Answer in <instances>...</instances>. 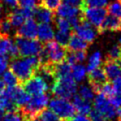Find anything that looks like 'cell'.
<instances>
[{"label": "cell", "mask_w": 121, "mask_h": 121, "mask_svg": "<svg viewBox=\"0 0 121 121\" xmlns=\"http://www.w3.org/2000/svg\"><path fill=\"white\" fill-rule=\"evenodd\" d=\"M88 80L89 84L95 89V93H98L101 86L107 82V78L103 71V69L99 67L92 71L88 72Z\"/></svg>", "instance_id": "4fadbf2b"}, {"label": "cell", "mask_w": 121, "mask_h": 121, "mask_svg": "<svg viewBox=\"0 0 121 121\" xmlns=\"http://www.w3.org/2000/svg\"><path fill=\"white\" fill-rule=\"evenodd\" d=\"M73 105L75 107L76 110H78L80 114L87 115L92 110L91 102L86 101L80 97L79 95H74L73 97Z\"/></svg>", "instance_id": "44dd1931"}, {"label": "cell", "mask_w": 121, "mask_h": 121, "mask_svg": "<svg viewBox=\"0 0 121 121\" xmlns=\"http://www.w3.org/2000/svg\"><path fill=\"white\" fill-rule=\"evenodd\" d=\"M120 24H121V14H120Z\"/></svg>", "instance_id": "816d5d0a"}, {"label": "cell", "mask_w": 121, "mask_h": 121, "mask_svg": "<svg viewBox=\"0 0 121 121\" xmlns=\"http://www.w3.org/2000/svg\"><path fill=\"white\" fill-rule=\"evenodd\" d=\"M3 121H26L27 117L22 112L21 110H14L11 111H7V113L4 115Z\"/></svg>", "instance_id": "484cf974"}, {"label": "cell", "mask_w": 121, "mask_h": 121, "mask_svg": "<svg viewBox=\"0 0 121 121\" xmlns=\"http://www.w3.org/2000/svg\"><path fill=\"white\" fill-rule=\"evenodd\" d=\"M0 2H2L3 4L13 9L18 5V0H0Z\"/></svg>", "instance_id": "f6af8a7d"}, {"label": "cell", "mask_w": 121, "mask_h": 121, "mask_svg": "<svg viewBox=\"0 0 121 121\" xmlns=\"http://www.w3.org/2000/svg\"><path fill=\"white\" fill-rule=\"evenodd\" d=\"M77 90V82L71 75L56 79L53 86L51 87V91L55 97L67 100L71 99L75 95Z\"/></svg>", "instance_id": "7a4b0ae2"}, {"label": "cell", "mask_w": 121, "mask_h": 121, "mask_svg": "<svg viewBox=\"0 0 121 121\" xmlns=\"http://www.w3.org/2000/svg\"><path fill=\"white\" fill-rule=\"evenodd\" d=\"M4 110H2L1 108H0V121L2 120V118H3V117H4Z\"/></svg>", "instance_id": "681fc988"}, {"label": "cell", "mask_w": 121, "mask_h": 121, "mask_svg": "<svg viewBox=\"0 0 121 121\" xmlns=\"http://www.w3.org/2000/svg\"><path fill=\"white\" fill-rule=\"evenodd\" d=\"M12 29H13V27H12L9 20L6 18V16L4 19L0 20V34L9 36L12 32Z\"/></svg>", "instance_id": "d6a6232c"}, {"label": "cell", "mask_w": 121, "mask_h": 121, "mask_svg": "<svg viewBox=\"0 0 121 121\" xmlns=\"http://www.w3.org/2000/svg\"><path fill=\"white\" fill-rule=\"evenodd\" d=\"M62 121H68V120H65V119H62Z\"/></svg>", "instance_id": "f5cc1de1"}, {"label": "cell", "mask_w": 121, "mask_h": 121, "mask_svg": "<svg viewBox=\"0 0 121 121\" xmlns=\"http://www.w3.org/2000/svg\"><path fill=\"white\" fill-rule=\"evenodd\" d=\"M9 65V57L6 55H0V76L3 75Z\"/></svg>", "instance_id": "f35d334b"}, {"label": "cell", "mask_w": 121, "mask_h": 121, "mask_svg": "<svg viewBox=\"0 0 121 121\" xmlns=\"http://www.w3.org/2000/svg\"><path fill=\"white\" fill-rule=\"evenodd\" d=\"M23 88L28 94L34 95L46 93L49 90L50 87L41 76L35 74L30 79H28L23 83Z\"/></svg>", "instance_id": "9c48e42d"}, {"label": "cell", "mask_w": 121, "mask_h": 121, "mask_svg": "<svg viewBox=\"0 0 121 121\" xmlns=\"http://www.w3.org/2000/svg\"><path fill=\"white\" fill-rule=\"evenodd\" d=\"M3 81L5 86H7V87L10 86H14L17 85H20V81L18 79V78L15 76V74L12 70H5L3 73Z\"/></svg>", "instance_id": "83f0119b"}, {"label": "cell", "mask_w": 121, "mask_h": 121, "mask_svg": "<svg viewBox=\"0 0 121 121\" xmlns=\"http://www.w3.org/2000/svg\"><path fill=\"white\" fill-rule=\"evenodd\" d=\"M86 68L82 64H75L72 66L71 76L76 82H82L86 76Z\"/></svg>", "instance_id": "d4e9b609"}, {"label": "cell", "mask_w": 121, "mask_h": 121, "mask_svg": "<svg viewBox=\"0 0 121 121\" xmlns=\"http://www.w3.org/2000/svg\"><path fill=\"white\" fill-rule=\"evenodd\" d=\"M34 16L40 23L53 22L55 19L53 11L47 9L42 4L34 8Z\"/></svg>", "instance_id": "2e32d148"}, {"label": "cell", "mask_w": 121, "mask_h": 121, "mask_svg": "<svg viewBox=\"0 0 121 121\" xmlns=\"http://www.w3.org/2000/svg\"><path fill=\"white\" fill-rule=\"evenodd\" d=\"M121 29L120 20L118 19L117 16L113 15H107L102 22V26L99 30V32H103V31H118Z\"/></svg>", "instance_id": "ac0fdd59"}, {"label": "cell", "mask_w": 121, "mask_h": 121, "mask_svg": "<svg viewBox=\"0 0 121 121\" xmlns=\"http://www.w3.org/2000/svg\"><path fill=\"white\" fill-rule=\"evenodd\" d=\"M118 45H121V36H120V38H118Z\"/></svg>", "instance_id": "f907efd6"}, {"label": "cell", "mask_w": 121, "mask_h": 121, "mask_svg": "<svg viewBox=\"0 0 121 121\" xmlns=\"http://www.w3.org/2000/svg\"><path fill=\"white\" fill-rule=\"evenodd\" d=\"M60 4V0H41V4L51 11H55Z\"/></svg>", "instance_id": "74e56055"}, {"label": "cell", "mask_w": 121, "mask_h": 121, "mask_svg": "<svg viewBox=\"0 0 121 121\" xmlns=\"http://www.w3.org/2000/svg\"><path fill=\"white\" fill-rule=\"evenodd\" d=\"M41 65L38 56H28L13 59L10 64L11 70L18 78L20 83H24L31 77L37 74L39 66Z\"/></svg>", "instance_id": "6da1fadb"}, {"label": "cell", "mask_w": 121, "mask_h": 121, "mask_svg": "<svg viewBox=\"0 0 121 121\" xmlns=\"http://www.w3.org/2000/svg\"><path fill=\"white\" fill-rule=\"evenodd\" d=\"M26 121H42L38 116H35V117H29V118H27Z\"/></svg>", "instance_id": "bcb514c9"}, {"label": "cell", "mask_w": 121, "mask_h": 121, "mask_svg": "<svg viewBox=\"0 0 121 121\" xmlns=\"http://www.w3.org/2000/svg\"><path fill=\"white\" fill-rule=\"evenodd\" d=\"M49 102V95L46 93L39 94V95H34L32 97H30V101L28 102L25 106L21 108L19 110H22L27 118L38 116V113L45 110Z\"/></svg>", "instance_id": "277c9868"}, {"label": "cell", "mask_w": 121, "mask_h": 121, "mask_svg": "<svg viewBox=\"0 0 121 121\" xmlns=\"http://www.w3.org/2000/svg\"><path fill=\"white\" fill-rule=\"evenodd\" d=\"M21 8H35L41 4V0H18Z\"/></svg>", "instance_id": "e575fe53"}, {"label": "cell", "mask_w": 121, "mask_h": 121, "mask_svg": "<svg viewBox=\"0 0 121 121\" xmlns=\"http://www.w3.org/2000/svg\"><path fill=\"white\" fill-rule=\"evenodd\" d=\"M71 69L72 66L69 63L67 60H62L53 66V73L55 78H61L68 76L71 75Z\"/></svg>", "instance_id": "ffe728a7"}, {"label": "cell", "mask_w": 121, "mask_h": 121, "mask_svg": "<svg viewBox=\"0 0 121 121\" xmlns=\"http://www.w3.org/2000/svg\"><path fill=\"white\" fill-rule=\"evenodd\" d=\"M39 41L43 43L53 40L54 38V32H53V27L50 25V23H40L38 26V35Z\"/></svg>", "instance_id": "e0dca14e"}, {"label": "cell", "mask_w": 121, "mask_h": 121, "mask_svg": "<svg viewBox=\"0 0 121 121\" xmlns=\"http://www.w3.org/2000/svg\"><path fill=\"white\" fill-rule=\"evenodd\" d=\"M46 45L44 46L47 62L51 64H57L60 61L64 60L67 55V49L64 46L58 44L56 41H51L45 43Z\"/></svg>", "instance_id": "52a82bcc"}, {"label": "cell", "mask_w": 121, "mask_h": 121, "mask_svg": "<svg viewBox=\"0 0 121 121\" xmlns=\"http://www.w3.org/2000/svg\"><path fill=\"white\" fill-rule=\"evenodd\" d=\"M63 4H67L75 7H78L81 10L85 8V0H61Z\"/></svg>", "instance_id": "ab89813d"}, {"label": "cell", "mask_w": 121, "mask_h": 121, "mask_svg": "<svg viewBox=\"0 0 121 121\" xmlns=\"http://www.w3.org/2000/svg\"><path fill=\"white\" fill-rule=\"evenodd\" d=\"M11 38L7 35L0 34V55H6L13 45Z\"/></svg>", "instance_id": "4316f807"}, {"label": "cell", "mask_w": 121, "mask_h": 121, "mask_svg": "<svg viewBox=\"0 0 121 121\" xmlns=\"http://www.w3.org/2000/svg\"><path fill=\"white\" fill-rule=\"evenodd\" d=\"M38 35V24L32 18L27 19L21 26L17 29L15 37L35 39Z\"/></svg>", "instance_id": "7c38bea8"}, {"label": "cell", "mask_w": 121, "mask_h": 121, "mask_svg": "<svg viewBox=\"0 0 121 121\" xmlns=\"http://www.w3.org/2000/svg\"><path fill=\"white\" fill-rule=\"evenodd\" d=\"M15 44L22 57L38 56L44 48V45L38 40L20 37H15Z\"/></svg>", "instance_id": "5b68a950"}, {"label": "cell", "mask_w": 121, "mask_h": 121, "mask_svg": "<svg viewBox=\"0 0 121 121\" xmlns=\"http://www.w3.org/2000/svg\"><path fill=\"white\" fill-rule=\"evenodd\" d=\"M98 93H101V94L104 95L105 96H107V97H112V96L115 95V92H114L112 85L110 83H108V82H105L103 85L101 86Z\"/></svg>", "instance_id": "836d02e7"}, {"label": "cell", "mask_w": 121, "mask_h": 121, "mask_svg": "<svg viewBox=\"0 0 121 121\" xmlns=\"http://www.w3.org/2000/svg\"><path fill=\"white\" fill-rule=\"evenodd\" d=\"M71 34V32H65V31L58 30L56 33L54 34V38H55V40H56L58 44H60V45L66 47L67 45H68L69 40L70 38Z\"/></svg>", "instance_id": "f1b7e54d"}, {"label": "cell", "mask_w": 121, "mask_h": 121, "mask_svg": "<svg viewBox=\"0 0 121 121\" xmlns=\"http://www.w3.org/2000/svg\"><path fill=\"white\" fill-rule=\"evenodd\" d=\"M53 22H55V25H56L58 30L65 31V32H71L72 27L67 19L58 17L57 19H54Z\"/></svg>", "instance_id": "4dcf8cb0"}, {"label": "cell", "mask_w": 121, "mask_h": 121, "mask_svg": "<svg viewBox=\"0 0 121 121\" xmlns=\"http://www.w3.org/2000/svg\"><path fill=\"white\" fill-rule=\"evenodd\" d=\"M76 34L78 37L86 41L88 44H92L97 38L98 30H95V28L91 25L89 22H87L86 20H82V22L74 28Z\"/></svg>", "instance_id": "8fae6325"}, {"label": "cell", "mask_w": 121, "mask_h": 121, "mask_svg": "<svg viewBox=\"0 0 121 121\" xmlns=\"http://www.w3.org/2000/svg\"><path fill=\"white\" fill-rule=\"evenodd\" d=\"M86 59V50H81V51H67L66 60L71 66L77 64V63L83 62Z\"/></svg>", "instance_id": "7402d4cb"}, {"label": "cell", "mask_w": 121, "mask_h": 121, "mask_svg": "<svg viewBox=\"0 0 121 121\" xmlns=\"http://www.w3.org/2000/svg\"><path fill=\"white\" fill-rule=\"evenodd\" d=\"M108 1H109V0H108Z\"/></svg>", "instance_id": "db71d44e"}, {"label": "cell", "mask_w": 121, "mask_h": 121, "mask_svg": "<svg viewBox=\"0 0 121 121\" xmlns=\"http://www.w3.org/2000/svg\"><path fill=\"white\" fill-rule=\"evenodd\" d=\"M110 101L116 108H121V94H115Z\"/></svg>", "instance_id": "7bdbcfd3"}, {"label": "cell", "mask_w": 121, "mask_h": 121, "mask_svg": "<svg viewBox=\"0 0 121 121\" xmlns=\"http://www.w3.org/2000/svg\"><path fill=\"white\" fill-rule=\"evenodd\" d=\"M38 117L42 121H60V117L53 112V110H43L38 113Z\"/></svg>", "instance_id": "f546056e"}, {"label": "cell", "mask_w": 121, "mask_h": 121, "mask_svg": "<svg viewBox=\"0 0 121 121\" xmlns=\"http://www.w3.org/2000/svg\"><path fill=\"white\" fill-rule=\"evenodd\" d=\"M121 58V45H113L109 51V59L110 60H119Z\"/></svg>", "instance_id": "d590c367"}, {"label": "cell", "mask_w": 121, "mask_h": 121, "mask_svg": "<svg viewBox=\"0 0 121 121\" xmlns=\"http://www.w3.org/2000/svg\"><path fill=\"white\" fill-rule=\"evenodd\" d=\"M5 89V85H4V81L0 79V94L3 92V91Z\"/></svg>", "instance_id": "7dc6e473"}, {"label": "cell", "mask_w": 121, "mask_h": 121, "mask_svg": "<svg viewBox=\"0 0 121 121\" xmlns=\"http://www.w3.org/2000/svg\"><path fill=\"white\" fill-rule=\"evenodd\" d=\"M57 10V16L60 18H64V19L69 20L72 19L74 17L81 16L82 15V10L78 7H75L69 4H60Z\"/></svg>", "instance_id": "9a60e30c"}, {"label": "cell", "mask_w": 121, "mask_h": 121, "mask_svg": "<svg viewBox=\"0 0 121 121\" xmlns=\"http://www.w3.org/2000/svg\"><path fill=\"white\" fill-rule=\"evenodd\" d=\"M88 45L89 44L86 41H85L77 34H71L66 47L68 51H81L86 50L88 48Z\"/></svg>", "instance_id": "d6986e66"}, {"label": "cell", "mask_w": 121, "mask_h": 121, "mask_svg": "<svg viewBox=\"0 0 121 121\" xmlns=\"http://www.w3.org/2000/svg\"><path fill=\"white\" fill-rule=\"evenodd\" d=\"M117 119L119 121H121V108L117 110Z\"/></svg>", "instance_id": "c3c4849f"}, {"label": "cell", "mask_w": 121, "mask_h": 121, "mask_svg": "<svg viewBox=\"0 0 121 121\" xmlns=\"http://www.w3.org/2000/svg\"><path fill=\"white\" fill-rule=\"evenodd\" d=\"M102 53L96 51L94 53H92L88 59L87 61V66H86V70L87 72H90L92 70H94L95 69L99 68L101 64H102Z\"/></svg>", "instance_id": "cb8c5ba5"}, {"label": "cell", "mask_w": 121, "mask_h": 121, "mask_svg": "<svg viewBox=\"0 0 121 121\" xmlns=\"http://www.w3.org/2000/svg\"><path fill=\"white\" fill-rule=\"evenodd\" d=\"M108 0H85V7H105Z\"/></svg>", "instance_id": "8d00e7d4"}, {"label": "cell", "mask_w": 121, "mask_h": 121, "mask_svg": "<svg viewBox=\"0 0 121 121\" xmlns=\"http://www.w3.org/2000/svg\"><path fill=\"white\" fill-rule=\"evenodd\" d=\"M108 13L110 15H113V16H120L121 14V0H116L112 2L111 4H109L108 9H107Z\"/></svg>", "instance_id": "1f68e13d"}, {"label": "cell", "mask_w": 121, "mask_h": 121, "mask_svg": "<svg viewBox=\"0 0 121 121\" xmlns=\"http://www.w3.org/2000/svg\"><path fill=\"white\" fill-rule=\"evenodd\" d=\"M89 114H90L91 121H107L101 114L99 113V112H97L95 110H91Z\"/></svg>", "instance_id": "b9f144b4"}, {"label": "cell", "mask_w": 121, "mask_h": 121, "mask_svg": "<svg viewBox=\"0 0 121 121\" xmlns=\"http://www.w3.org/2000/svg\"><path fill=\"white\" fill-rule=\"evenodd\" d=\"M78 95L86 101L92 102L95 96V91L90 84H82L78 88Z\"/></svg>", "instance_id": "603a6c76"}, {"label": "cell", "mask_w": 121, "mask_h": 121, "mask_svg": "<svg viewBox=\"0 0 121 121\" xmlns=\"http://www.w3.org/2000/svg\"><path fill=\"white\" fill-rule=\"evenodd\" d=\"M107 14L108 11L104 7H85L82 10L84 20L90 23L92 26H95L98 31Z\"/></svg>", "instance_id": "ba28073f"}, {"label": "cell", "mask_w": 121, "mask_h": 121, "mask_svg": "<svg viewBox=\"0 0 121 121\" xmlns=\"http://www.w3.org/2000/svg\"><path fill=\"white\" fill-rule=\"evenodd\" d=\"M48 105L50 110H53L61 119L69 120L75 115V107L73 103L69 102L67 99L57 98V97L53 98L48 102Z\"/></svg>", "instance_id": "8992f818"}, {"label": "cell", "mask_w": 121, "mask_h": 121, "mask_svg": "<svg viewBox=\"0 0 121 121\" xmlns=\"http://www.w3.org/2000/svg\"><path fill=\"white\" fill-rule=\"evenodd\" d=\"M112 86H113L115 94H121V76L117 77V78L112 80Z\"/></svg>", "instance_id": "60d3db41"}, {"label": "cell", "mask_w": 121, "mask_h": 121, "mask_svg": "<svg viewBox=\"0 0 121 121\" xmlns=\"http://www.w3.org/2000/svg\"><path fill=\"white\" fill-rule=\"evenodd\" d=\"M4 92L12 99V101L14 102V104L18 109H21L23 106L26 105L31 97L30 94H28L24 90V88L21 86V84L14 86L7 87L6 89H4Z\"/></svg>", "instance_id": "30bf717a"}, {"label": "cell", "mask_w": 121, "mask_h": 121, "mask_svg": "<svg viewBox=\"0 0 121 121\" xmlns=\"http://www.w3.org/2000/svg\"><path fill=\"white\" fill-rule=\"evenodd\" d=\"M103 71L105 73L107 79L114 80L117 77L121 76V62L119 60H108L103 66Z\"/></svg>", "instance_id": "5bb4252c"}, {"label": "cell", "mask_w": 121, "mask_h": 121, "mask_svg": "<svg viewBox=\"0 0 121 121\" xmlns=\"http://www.w3.org/2000/svg\"><path fill=\"white\" fill-rule=\"evenodd\" d=\"M94 107L97 112L102 115L107 121H116L117 119V108L112 104L110 99L101 93L94 98Z\"/></svg>", "instance_id": "3957f363"}, {"label": "cell", "mask_w": 121, "mask_h": 121, "mask_svg": "<svg viewBox=\"0 0 121 121\" xmlns=\"http://www.w3.org/2000/svg\"><path fill=\"white\" fill-rule=\"evenodd\" d=\"M69 121H91L90 117H88L86 115L84 114H78V115H74L73 117L70 118Z\"/></svg>", "instance_id": "ee69618b"}]
</instances>
